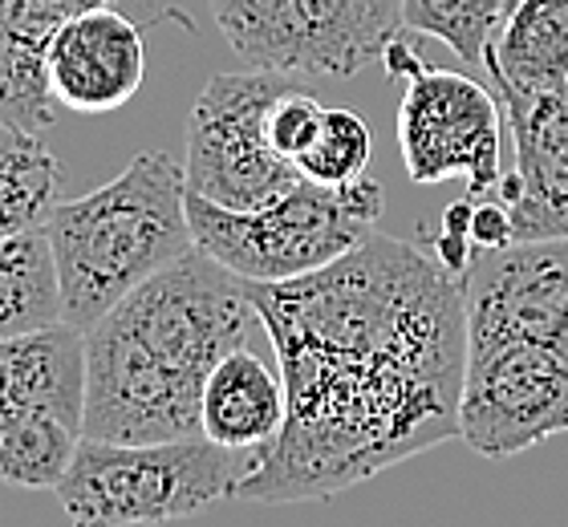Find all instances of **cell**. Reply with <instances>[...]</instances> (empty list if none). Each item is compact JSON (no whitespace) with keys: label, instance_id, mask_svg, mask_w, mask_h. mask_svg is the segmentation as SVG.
Wrapping results in <instances>:
<instances>
[{"label":"cell","instance_id":"1","mask_svg":"<svg viewBox=\"0 0 568 527\" xmlns=\"http://www.w3.org/2000/svg\"><path fill=\"white\" fill-rule=\"evenodd\" d=\"M252 301L288 414L236 499H329L459 438L467 284L435 256L374 232L308 276L252 284Z\"/></svg>","mask_w":568,"mask_h":527},{"label":"cell","instance_id":"20","mask_svg":"<svg viewBox=\"0 0 568 527\" xmlns=\"http://www.w3.org/2000/svg\"><path fill=\"white\" fill-rule=\"evenodd\" d=\"M511 0H403V29L455 49V58L484 70V53L508 17Z\"/></svg>","mask_w":568,"mask_h":527},{"label":"cell","instance_id":"22","mask_svg":"<svg viewBox=\"0 0 568 527\" xmlns=\"http://www.w3.org/2000/svg\"><path fill=\"white\" fill-rule=\"evenodd\" d=\"M321 118H325V105H321L313 94H305V90H296L293 85L288 94H281L273 118H268L273 146L288 159V163H296V159L313 146V139H317Z\"/></svg>","mask_w":568,"mask_h":527},{"label":"cell","instance_id":"10","mask_svg":"<svg viewBox=\"0 0 568 527\" xmlns=\"http://www.w3.org/2000/svg\"><path fill=\"white\" fill-rule=\"evenodd\" d=\"M467 349L536 341L568 353V240L487 247L471 260Z\"/></svg>","mask_w":568,"mask_h":527},{"label":"cell","instance_id":"5","mask_svg":"<svg viewBox=\"0 0 568 527\" xmlns=\"http://www.w3.org/2000/svg\"><path fill=\"white\" fill-rule=\"evenodd\" d=\"M386 211V191L374 179L342 188L301 179L281 200L256 211H232L187 191L195 244L252 284H281L325 268L366 244Z\"/></svg>","mask_w":568,"mask_h":527},{"label":"cell","instance_id":"11","mask_svg":"<svg viewBox=\"0 0 568 527\" xmlns=\"http://www.w3.org/2000/svg\"><path fill=\"white\" fill-rule=\"evenodd\" d=\"M516 146V171L496 195L511 207L516 244L568 240V85L532 98H499Z\"/></svg>","mask_w":568,"mask_h":527},{"label":"cell","instance_id":"16","mask_svg":"<svg viewBox=\"0 0 568 527\" xmlns=\"http://www.w3.org/2000/svg\"><path fill=\"white\" fill-rule=\"evenodd\" d=\"M41 402L82 418L85 406V333L49 325L21 337H0V406Z\"/></svg>","mask_w":568,"mask_h":527},{"label":"cell","instance_id":"3","mask_svg":"<svg viewBox=\"0 0 568 527\" xmlns=\"http://www.w3.org/2000/svg\"><path fill=\"white\" fill-rule=\"evenodd\" d=\"M45 240L58 264L65 325L94 321L195 247L187 171L166 151H142L106 188L49 211Z\"/></svg>","mask_w":568,"mask_h":527},{"label":"cell","instance_id":"21","mask_svg":"<svg viewBox=\"0 0 568 527\" xmlns=\"http://www.w3.org/2000/svg\"><path fill=\"white\" fill-rule=\"evenodd\" d=\"M369 146H374V139H369L366 118L354 114V110H325L317 139L296 159V171L313 183L342 188V183H354V179L366 175Z\"/></svg>","mask_w":568,"mask_h":527},{"label":"cell","instance_id":"19","mask_svg":"<svg viewBox=\"0 0 568 527\" xmlns=\"http://www.w3.org/2000/svg\"><path fill=\"white\" fill-rule=\"evenodd\" d=\"M61 163L33 130L0 122V240L41 227L58 207Z\"/></svg>","mask_w":568,"mask_h":527},{"label":"cell","instance_id":"7","mask_svg":"<svg viewBox=\"0 0 568 527\" xmlns=\"http://www.w3.org/2000/svg\"><path fill=\"white\" fill-rule=\"evenodd\" d=\"M288 90L293 78L273 70L215 73L203 85L187 114L183 171L191 195L232 211H256L305 179L268 134V118Z\"/></svg>","mask_w":568,"mask_h":527},{"label":"cell","instance_id":"2","mask_svg":"<svg viewBox=\"0 0 568 527\" xmlns=\"http://www.w3.org/2000/svg\"><path fill=\"white\" fill-rule=\"evenodd\" d=\"M252 341H268L252 284L195 244L85 328L82 434L106 443L203 438V386Z\"/></svg>","mask_w":568,"mask_h":527},{"label":"cell","instance_id":"17","mask_svg":"<svg viewBox=\"0 0 568 527\" xmlns=\"http://www.w3.org/2000/svg\"><path fill=\"white\" fill-rule=\"evenodd\" d=\"M82 438L78 414L41 402L0 406V483L29 491H58Z\"/></svg>","mask_w":568,"mask_h":527},{"label":"cell","instance_id":"9","mask_svg":"<svg viewBox=\"0 0 568 527\" xmlns=\"http://www.w3.org/2000/svg\"><path fill=\"white\" fill-rule=\"evenodd\" d=\"M504 102L496 90L467 73L423 65L403 85L398 102V146L406 175L415 183L467 179V195L484 200L499 188V151H504Z\"/></svg>","mask_w":568,"mask_h":527},{"label":"cell","instance_id":"15","mask_svg":"<svg viewBox=\"0 0 568 527\" xmlns=\"http://www.w3.org/2000/svg\"><path fill=\"white\" fill-rule=\"evenodd\" d=\"M496 98H532L568 85V0H511L484 53Z\"/></svg>","mask_w":568,"mask_h":527},{"label":"cell","instance_id":"6","mask_svg":"<svg viewBox=\"0 0 568 527\" xmlns=\"http://www.w3.org/2000/svg\"><path fill=\"white\" fill-rule=\"evenodd\" d=\"M248 70L354 78L406 33L403 0H207Z\"/></svg>","mask_w":568,"mask_h":527},{"label":"cell","instance_id":"23","mask_svg":"<svg viewBox=\"0 0 568 527\" xmlns=\"http://www.w3.org/2000/svg\"><path fill=\"white\" fill-rule=\"evenodd\" d=\"M471 244L479 252L487 247H508L516 244V227H511V207L499 195L471 200Z\"/></svg>","mask_w":568,"mask_h":527},{"label":"cell","instance_id":"13","mask_svg":"<svg viewBox=\"0 0 568 527\" xmlns=\"http://www.w3.org/2000/svg\"><path fill=\"white\" fill-rule=\"evenodd\" d=\"M102 4L119 0H0V122L33 134L53 126L49 41L70 17Z\"/></svg>","mask_w":568,"mask_h":527},{"label":"cell","instance_id":"14","mask_svg":"<svg viewBox=\"0 0 568 527\" xmlns=\"http://www.w3.org/2000/svg\"><path fill=\"white\" fill-rule=\"evenodd\" d=\"M288 389L281 365L264 362L252 345H240L215 365L200 406V434L227 450L264 455L284 430Z\"/></svg>","mask_w":568,"mask_h":527},{"label":"cell","instance_id":"8","mask_svg":"<svg viewBox=\"0 0 568 527\" xmlns=\"http://www.w3.org/2000/svg\"><path fill=\"white\" fill-rule=\"evenodd\" d=\"M568 430V353L536 341L467 349L459 438L484 458H511Z\"/></svg>","mask_w":568,"mask_h":527},{"label":"cell","instance_id":"18","mask_svg":"<svg viewBox=\"0 0 568 527\" xmlns=\"http://www.w3.org/2000/svg\"><path fill=\"white\" fill-rule=\"evenodd\" d=\"M61 321L65 308L45 223L0 240V337H21Z\"/></svg>","mask_w":568,"mask_h":527},{"label":"cell","instance_id":"12","mask_svg":"<svg viewBox=\"0 0 568 527\" xmlns=\"http://www.w3.org/2000/svg\"><path fill=\"white\" fill-rule=\"evenodd\" d=\"M142 29L114 4L85 9L49 41V90L73 114H114L142 90Z\"/></svg>","mask_w":568,"mask_h":527},{"label":"cell","instance_id":"4","mask_svg":"<svg viewBox=\"0 0 568 527\" xmlns=\"http://www.w3.org/2000/svg\"><path fill=\"white\" fill-rule=\"evenodd\" d=\"M256 458L261 455L227 450L212 438H82L65 479L58 483V504L65 507L73 527L171 524L236 499Z\"/></svg>","mask_w":568,"mask_h":527}]
</instances>
